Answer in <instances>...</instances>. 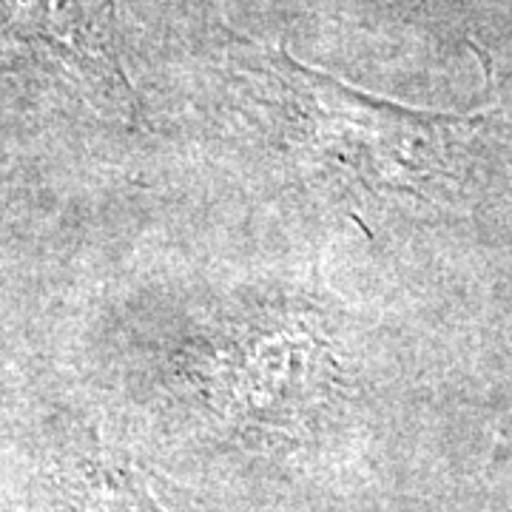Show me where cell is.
Wrapping results in <instances>:
<instances>
[{
  "label": "cell",
  "instance_id": "obj_1",
  "mask_svg": "<svg viewBox=\"0 0 512 512\" xmlns=\"http://www.w3.org/2000/svg\"><path fill=\"white\" fill-rule=\"evenodd\" d=\"M248 72L299 165L353 208L430 200L456 180L458 148L484 123L481 114H436L362 92L282 46L254 49Z\"/></svg>",
  "mask_w": 512,
  "mask_h": 512
},
{
  "label": "cell",
  "instance_id": "obj_2",
  "mask_svg": "<svg viewBox=\"0 0 512 512\" xmlns=\"http://www.w3.org/2000/svg\"><path fill=\"white\" fill-rule=\"evenodd\" d=\"M114 6L117 0H0V37L69 72L120 109H134Z\"/></svg>",
  "mask_w": 512,
  "mask_h": 512
}]
</instances>
